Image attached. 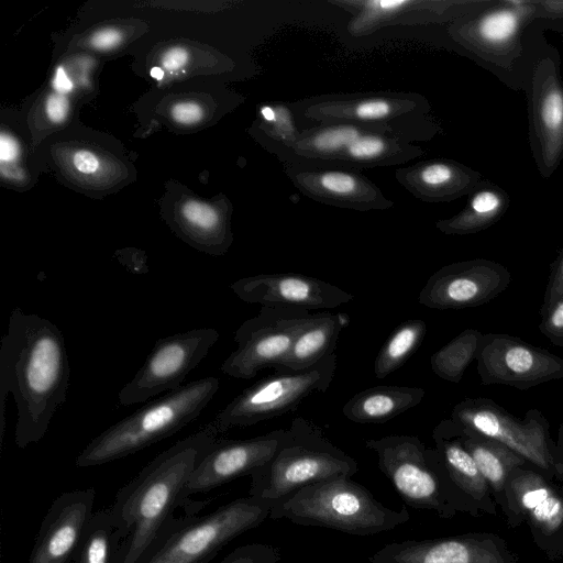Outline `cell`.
Returning <instances> with one entry per match:
<instances>
[{
    "instance_id": "cell-12",
    "label": "cell",
    "mask_w": 563,
    "mask_h": 563,
    "mask_svg": "<svg viewBox=\"0 0 563 563\" xmlns=\"http://www.w3.org/2000/svg\"><path fill=\"white\" fill-rule=\"evenodd\" d=\"M219 338L213 328H196L157 340L133 378L119 391V402L131 406L179 388Z\"/></svg>"
},
{
    "instance_id": "cell-9",
    "label": "cell",
    "mask_w": 563,
    "mask_h": 563,
    "mask_svg": "<svg viewBox=\"0 0 563 563\" xmlns=\"http://www.w3.org/2000/svg\"><path fill=\"white\" fill-rule=\"evenodd\" d=\"M274 505L247 495L207 515L183 517L145 563H209L230 541L269 518Z\"/></svg>"
},
{
    "instance_id": "cell-16",
    "label": "cell",
    "mask_w": 563,
    "mask_h": 563,
    "mask_svg": "<svg viewBox=\"0 0 563 563\" xmlns=\"http://www.w3.org/2000/svg\"><path fill=\"white\" fill-rule=\"evenodd\" d=\"M286 429L249 439L219 438L200 460L187 484V496L210 492L238 477L251 475L277 452Z\"/></svg>"
},
{
    "instance_id": "cell-18",
    "label": "cell",
    "mask_w": 563,
    "mask_h": 563,
    "mask_svg": "<svg viewBox=\"0 0 563 563\" xmlns=\"http://www.w3.org/2000/svg\"><path fill=\"white\" fill-rule=\"evenodd\" d=\"M93 488L70 490L53 500L44 516L27 563H70L93 514Z\"/></svg>"
},
{
    "instance_id": "cell-32",
    "label": "cell",
    "mask_w": 563,
    "mask_h": 563,
    "mask_svg": "<svg viewBox=\"0 0 563 563\" xmlns=\"http://www.w3.org/2000/svg\"><path fill=\"white\" fill-rule=\"evenodd\" d=\"M563 299V247L551 264L540 314Z\"/></svg>"
},
{
    "instance_id": "cell-10",
    "label": "cell",
    "mask_w": 563,
    "mask_h": 563,
    "mask_svg": "<svg viewBox=\"0 0 563 563\" xmlns=\"http://www.w3.org/2000/svg\"><path fill=\"white\" fill-rule=\"evenodd\" d=\"M365 446L376 453L380 472L407 506L434 511L442 518L454 515L452 494L434 448L409 434L368 439Z\"/></svg>"
},
{
    "instance_id": "cell-39",
    "label": "cell",
    "mask_w": 563,
    "mask_h": 563,
    "mask_svg": "<svg viewBox=\"0 0 563 563\" xmlns=\"http://www.w3.org/2000/svg\"><path fill=\"white\" fill-rule=\"evenodd\" d=\"M121 40V32L114 29H104L91 36L89 45L96 49L108 51L117 46Z\"/></svg>"
},
{
    "instance_id": "cell-5",
    "label": "cell",
    "mask_w": 563,
    "mask_h": 563,
    "mask_svg": "<svg viewBox=\"0 0 563 563\" xmlns=\"http://www.w3.org/2000/svg\"><path fill=\"white\" fill-rule=\"evenodd\" d=\"M357 462L334 445L322 428L297 417L275 455L251 475L250 496L277 503L308 485L352 477Z\"/></svg>"
},
{
    "instance_id": "cell-38",
    "label": "cell",
    "mask_w": 563,
    "mask_h": 563,
    "mask_svg": "<svg viewBox=\"0 0 563 563\" xmlns=\"http://www.w3.org/2000/svg\"><path fill=\"white\" fill-rule=\"evenodd\" d=\"M73 168L82 175H96L101 169L98 156L87 150H78L71 155Z\"/></svg>"
},
{
    "instance_id": "cell-43",
    "label": "cell",
    "mask_w": 563,
    "mask_h": 563,
    "mask_svg": "<svg viewBox=\"0 0 563 563\" xmlns=\"http://www.w3.org/2000/svg\"><path fill=\"white\" fill-rule=\"evenodd\" d=\"M262 114L267 121L275 120L274 111L269 107H265L262 109Z\"/></svg>"
},
{
    "instance_id": "cell-34",
    "label": "cell",
    "mask_w": 563,
    "mask_h": 563,
    "mask_svg": "<svg viewBox=\"0 0 563 563\" xmlns=\"http://www.w3.org/2000/svg\"><path fill=\"white\" fill-rule=\"evenodd\" d=\"M540 332L556 346L563 347V299L540 314Z\"/></svg>"
},
{
    "instance_id": "cell-26",
    "label": "cell",
    "mask_w": 563,
    "mask_h": 563,
    "mask_svg": "<svg viewBox=\"0 0 563 563\" xmlns=\"http://www.w3.org/2000/svg\"><path fill=\"white\" fill-rule=\"evenodd\" d=\"M126 534L110 510L93 511L78 542L73 563H115Z\"/></svg>"
},
{
    "instance_id": "cell-44",
    "label": "cell",
    "mask_w": 563,
    "mask_h": 563,
    "mask_svg": "<svg viewBox=\"0 0 563 563\" xmlns=\"http://www.w3.org/2000/svg\"><path fill=\"white\" fill-rule=\"evenodd\" d=\"M151 76H152L153 78H155V79L161 80V79H163V77H164V70H163L162 68H158V67H153V68L151 69Z\"/></svg>"
},
{
    "instance_id": "cell-24",
    "label": "cell",
    "mask_w": 563,
    "mask_h": 563,
    "mask_svg": "<svg viewBox=\"0 0 563 563\" xmlns=\"http://www.w3.org/2000/svg\"><path fill=\"white\" fill-rule=\"evenodd\" d=\"M510 207V197L500 186L483 180L470 194L466 207L455 217L438 223L446 234H473L499 221Z\"/></svg>"
},
{
    "instance_id": "cell-27",
    "label": "cell",
    "mask_w": 563,
    "mask_h": 563,
    "mask_svg": "<svg viewBox=\"0 0 563 563\" xmlns=\"http://www.w3.org/2000/svg\"><path fill=\"white\" fill-rule=\"evenodd\" d=\"M483 334L477 329H465L434 352L430 357L432 372L440 378L457 384L465 369L476 360Z\"/></svg>"
},
{
    "instance_id": "cell-19",
    "label": "cell",
    "mask_w": 563,
    "mask_h": 563,
    "mask_svg": "<svg viewBox=\"0 0 563 563\" xmlns=\"http://www.w3.org/2000/svg\"><path fill=\"white\" fill-rule=\"evenodd\" d=\"M367 560L371 563H505L494 544L472 536L391 542Z\"/></svg>"
},
{
    "instance_id": "cell-20",
    "label": "cell",
    "mask_w": 563,
    "mask_h": 563,
    "mask_svg": "<svg viewBox=\"0 0 563 563\" xmlns=\"http://www.w3.org/2000/svg\"><path fill=\"white\" fill-rule=\"evenodd\" d=\"M432 439L455 508H461L464 497L475 503L486 501L488 484L464 446L457 424L450 418L441 420L432 431Z\"/></svg>"
},
{
    "instance_id": "cell-42",
    "label": "cell",
    "mask_w": 563,
    "mask_h": 563,
    "mask_svg": "<svg viewBox=\"0 0 563 563\" xmlns=\"http://www.w3.org/2000/svg\"><path fill=\"white\" fill-rule=\"evenodd\" d=\"M52 86L54 88V92L57 93L67 95L73 91L74 84L63 66H58L56 68L52 80Z\"/></svg>"
},
{
    "instance_id": "cell-21",
    "label": "cell",
    "mask_w": 563,
    "mask_h": 563,
    "mask_svg": "<svg viewBox=\"0 0 563 563\" xmlns=\"http://www.w3.org/2000/svg\"><path fill=\"white\" fill-rule=\"evenodd\" d=\"M506 486L519 511L543 533L552 534L562 527L563 500L539 474L519 467Z\"/></svg>"
},
{
    "instance_id": "cell-30",
    "label": "cell",
    "mask_w": 563,
    "mask_h": 563,
    "mask_svg": "<svg viewBox=\"0 0 563 563\" xmlns=\"http://www.w3.org/2000/svg\"><path fill=\"white\" fill-rule=\"evenodd\" d=\"M277 547L267 543H250L235 548L219 563H279Z\"/></svg>"
},
{
    "instance_id": "cell-35",
    "label": "cell",
    "mask_w": 563,
    "mask_h": 563,
    "mask_svg": "<svg viewBox=\"0 0 563 563\" xmlns=\"http://www.w3.org/2000/svg\"><path fill=\"white\" fill-rule=\"evenodd\" d=\"M390 104L383 99H371L358 103L354 109V117L361 120H378L390 113Z\"/></svg>"
},
{
    "instance_id": "cell-40",
    "label": "cell",
    "mask_w": 563,
    "mask_h": 563,
    "mask_svg": "<svg viewBox=\"0 0 563 563\" xmlns=\"http://www.w3.org/2000/svg\"><path fill=\"white\" fill-rule=\"evenodd\" d=\"M188 59V53L185 48L175 46L169 49H167L162 58L161 64L164 70L168 73H175L179 69H181Z\"/></svg>"
},
{
    "instance_id": "cell-13",
    "label": "cell",
    "mask_w": 563,
    "mask_h": 563,
    "mask_svg": "<svg viewBox=\"0 0 563 563\" xmlns=\"http://www.w3.org/2000/svg\"><path fill=\"white\" fill-rule=\"evenodd\" d=\"M450 419L460 428L497 440L541 470H551L549 422L538 409L522 419L488 398H465L457 402Z\"/></svg>"
},
{
    "instance_id": "cell-28",
    "label": "cell",
    "mask_w": 563,
    "mask_h": 563,
    "mask_svg": "<svg viewBox=\"0 0 563 563\" xmlns=\"http://www.w3.org/2000/svg\"><path fill=\"white\" fill-rule=\"evenodd\" d=\"M427 333V323L421 319L406 320L399 324L380 347L374 374L378 379L397 371L420 346Z\"/></svg>"
},
{
    "instance_id": "cell-15",
    "label": "cell",
    "mask_w": 563,
    "mask_h": 563,
    "mask_svg": "<svg viewBox=\"0 0 563 563\" xmlns=\"http://www.w3.org/2000/svg\"><path fill=\"white\" fill-rule=\"evenodd\" d=\"M510 283V272L498 262L487 258L455 262L429 277L418 301L437 310L478 307L499 296Z\"/></svg>"
},
{
    "instance_id": "cell-3",
    "label": "cell",
    "mask_w": 563,
    "mask_h": 563,
    "mask_svg": "<svg viewBox=\"0 0 563 563\" xmlns=\"http://www.w3.org/2000/svg\"><path fill=\"white\" fill-rule=\"evenodd\" d=\"M219 387L218 377L207 376L146 404L87 443L76 457V466L110 463L174 435L200 416Z\"/></svg>"
},
{
    "instance_id": "cell-31",
    "label": "cell",
    "mask_w": 563,
    "mask_h": 563,
    "mask_svg": "<svg viewBox=\"0 0 563 563\" xmlns=\"http://www.w3.org/2000/svg\"><path fill=\"white\" fill-rule=\"evenodd\" d=\"M386 141L377 135L362 134L344 151L347 158L365 162L379 157L386 151Z\"/></svg>"
},
{
    "instance_id": "cell-23",
    "label": "cell",
    "mask_w": 563,
    "mask_h": 563,
    "mask_svg": "<svg viewBox=\"0 0 563 563\" xmlns=\"http://www.w3.org/2000/svg\"><path fill=\"white\" fill-rule=\"evenodd\" d=\"M350 321L345 312L316 313L312 322L296 338L288 355L275 368L300 371L313 366L334 352L339 335Z\"/></svg>"
},
{
    "instance_id": "cell-25",
    "label": "cell",
    "mask_w": 563,
    "mask_h": 563,
    "mask_svg": "<svg viewBox=\"0 0 563 563\" xmlns=\"http://www.w3.org/2000/svg\"><path fill=\"white\" fill-rule=\"evenodd\" d=\"M459 429L464 446L487 484L495 492H501L512 472L523 465L526 460L497 440L460 427Z\"/></svg>"
},
{
    "instance_id": "cell-33",
    "label": "cell",
    "mask_w": 563,
    "mask_h": 563,
    "mask_svg": "<svg viewBox=\"0 0 563 563\" xmlns=\"http://www.w3.org/2000/svg\"><path fill=\"white\" fill-rule=\"evenodd\" d=\"M319 186L327 192L347 197L354 195L358 189L357 179L344 172H327L318 177Z\"/></svg>"
},
{
    "instance_id": "cell-37",
    "label": "cell",
    "mask_w": 563,
    "mask_h": 563,
    "mask_svg": "<svg viewBox=\"0 0 563 563\" xmlns=\"http://www.w3.org/2000/svg\"><path fill=\"white\" fill-rule=\"evenodd\" d=\"M170 115L180 124H194L202 119L203 110L195 102H178L172 107Z\"/></svg>"
},
{
    "instance_id": "cell-11",
    "label": "cell",
    "mask_w": 563,
    "mask_h": 563,
    "mask_svg": "<svg viewBox=\"0 0 563 563\" xmlns=\"http://www.w3.org/2000/svg\"><path fill=\"white\" fill-rule=\"evenodd\" d=\"M316 313L297 306H262L256 316L235 331L236 349L223 361V374L251 379L267 367H276L290 352L298 334Z\"/></svg>"
},
{
    "instance_id": "cell-6",
    "label": "cell",
    "mask_w": 563,
    "mask_h": 563,
    "mask_svg": "<svg viewBox=\"0 0 563 563\" xmlns=\"http://www.w3.org/2000/svg\"><path fill=\"white\" fill-rule=\"evenodd\" d=\"M536 1L484 0L456 23L454 34L482 66L512 89H523L526 35L538 21Z\"/></svg>"
},
{
    "instance_id": "cell-8",
    "label": "cell",
    "mask_w": 563,
    "mask_h": 563,
    "mask_svg": "<svg viewBox=\"0 0 563 563\" xmlns=\"http://www.w3.org/2000/svg\"><path fill=\"white\" fill-rule=\"evenodd\" d=\"M336 367L338 355L333 352L305 369L276 368L238 394L210 423L220 435L295 411L308 397L328 390Z\"/></svg>"
},
{
    "instance_id": "cell-41",
    "label": "cell",
    "mask_w": 563,
    "mask_h": 563,
    "mask_svg": "<svg viewBox=\"0 0 563 563\" xmlns=\"http://www.w3.org/2000/svg\"><path fill=\"white\" fill-rule=\"evenodd\" d=\"M20 146L15 139L2 132L0 135V161L1 164H11L18 161Z\"/></svg>"
},
{
    "instance_id": "cell-1",
    "label": "cell",
    "mask_w": 563,
    "mask_h": 563,
    "mask_svg": "<svg viewBox=\"0 0 563 563\" xmlns=\"http://www.w3.org/2000/svg\"><path fill=\"white\" fill-rule=\"evenodd\" d=\"M69 382L70 364L62 330L46 318L14 308L0 341V445L8 394L16 406L14 441L24 449L44 438L66 400Z\"/></svg>"
},
{
    "instance_id": "cell-4",
    "label": "cell",
    "mask_w": 563,
    "mask_h": 563,
    "mask_svg": "<svg viewBox=\"0 0 563 563\" xmlns=\"http://www.w3.org/2000/svg\"><path fill=\"white\" fill-rule=\"evenodd\" d=\"M269 519L323 527L366 537L390 531L410 519L406 506L386 507L361 484L339 477L308 485L275 503Z\"/></svg>"
},
{
    "instance_id": "cell-17",
    "label": "cell",
    "mask_w": 563,
    "mask_h": 563,
    "mask_svg": "<svg viewBox=\"0 0 563 563\" xmlns=\"http://www.w3.org/2000/svg\"><path fill=\"white\" fill-rule=\"evenodd\" d=\"M230 288L247 303L297 306L308 310L332 309L354 299L353 294L336 285L298 273L246 276Z\"/></svg>"
},
{
    "instance_id": "cell-14",
    "label": "cell",
    "mask_w": 563,
    "mask_h": 563,
    "mask_svg": "<svg viewBox=\"0 0 563 563\" xmlns=\"http://www.w3.org/2000/svg\"><path fill=\"white\" fill-rule=\"evenodd\" d=\"M476 362L483 385L525 390L563 378L562 357L506 333H484Z\"/></svg>"
},
{
    "instance_id": "cell-7",
    "label": "cell",
    "mask_w": 563,
    "mask_h": 563,
    "mask_svg": "<svg viewBox=\"0 0 563 563\" xmlns=\"http://www.w3.org/2000/svg\"><path fill=\"white\" fill-rule=\"evenodd\" d=\"M543 21H536L526 35L523 90L532 156L540 175L549 178L563 161V78L561 57L543 35Z\"/></svg>"
},
{
    "instance_id": "cell-22",
    "label": "cell",
    "mask_w": 563,
    "mask_h": 563,
    "mask_svg": "<svg viewBox=\"0 0 563 563\" xmlns=\"http://www.w3.org/2000/svg\"><path fill=\"white\" fill-rule=\"evenodd\" d=\"M421 387L384 385L364 389L343 406V416L356 423H384L421 402Z\"/></svg>"
},
{
    "instance_id": "cell-29",
    "label": "cell",
    "mask_w": 563,
    "mask_h": 563,
    "mask_svg": "<svg viewBox=\"0 0 563 563\" xmlns=\"http://www.w3.org/2000/svg\"><path fill=\"white\" fill-rule=\"evenodd\" d=\"M362 134L356 126L336 125L316 133L311 137L310 144L317 153L328 156L345 151Z\"/></svg>"
},
{
    "instance_id": "cell-2",
    "label": "cell",
    "mask_w": 563,
    "mask_h": 563,
    "mask_svg": "<svg viewBox=\"0 0 563 563\" xmlns=\"http://www.w3.org/2000/svg\"><path fill=\"white\" fill-rule=\"evenodd\" d=\"M218 439L208 422L157 454L119 489L109 508L126 537L115 563H145L180 522L183 517H174V511L188 498V481Z\"/></svg>"
},
{
    "instance_id": "cell-36",
    "label": "cell",
    "mask_w": 563,
    "mask_h": 563,
    "mask_svg": "<svg viewBox=\"0 0 563 563\" xmlns=\"http://www.w3.org/2000/svg\"><path fill=\"white\" fill-rule=\"evenodd\" d=\"M69 107L67 95L53 92L45 102L46 117L53 123H62L68 115Z\"/></svg>"
}]
</instances>
